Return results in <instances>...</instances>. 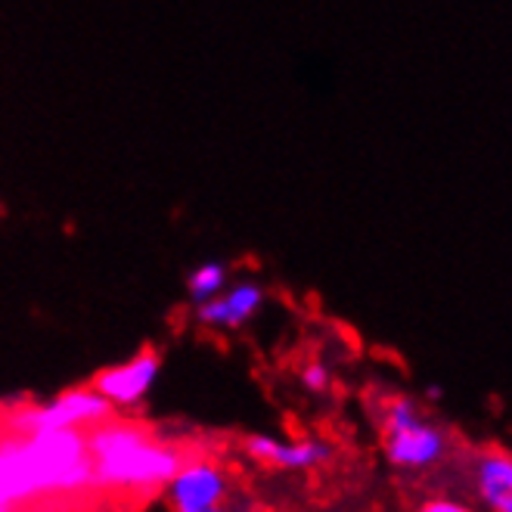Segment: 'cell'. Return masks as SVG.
Here are the masks:
<instances>
[{
    "label": "cell",
    "mask_w": 512,
    "mask_h": 512,
    "mask_svg": "<svg viewBox=\"0 0 512 512\" xmlns=\"http://www.w3.org/2000/svg\"><path fill=\"white\" fill-rule=\"evenodd\" d=\"M94 488V466L87 454V429L4 432L0 435V491L19 506L72 497Z\"/></svg>",
    "instance_id": "cell-1"
},
{
    "label": "cell",
    "mask_w": 512,
    "mask_h": 512,
    "mask_svg": "<svg viewBox=\"0 0 512 512\" xmlns=\"http://www.w3.org/2000/svg\"><path fill=\"white\" fill-rule=\"evenodd\" d=\"M87 454L94 466V488L112 494H153L184 463V450L156 438L128 419H106L87 429Z\"/></svg>",
    "instance_id": "cell-2"
},
{
    "label": "cell",
    "mask_w": 512,
    "mask_h": 512,
    "mask_svg": "<svg viewBox=\"0 0 512 512\" xmlns=\"http://www.w3.org/2000/svg\"><path fill=\"white\" fill-rule=\"evenodd\" d=\"M382 447L395 469L423 472L444 460L447 435L444 429L429 423L413 398L395 395L382 407Z\"/></svg>",
    "instance_id": "cell-3"
},
{
    "label": "cell",
    "mask_w": 512,
    "mask_h": 512,
    "mask_svg": "<svg viewBox=\"0 0 512 512\" xmlns=\"http://www.w3.org/2000/svg\"><path fill=\"white\" fill-rule=\"evenodd\" d=\"M112 404L100 395L94 385L87 388H72L63 391L59 398L47 404H28L19 407L16 413L7 416V429L10 432H50V429H94L112 416Z\"/></svg>",
    "instance_id": "cell-4"
},
{
    "label": "cell",
    "mask_w": 512,
    "mask_h": 512,
    "mask_svg": "<svg viewBox=\"0 0 512 512\" xmlns=\"http://www.w3.org/2000/svg\"><path fill=\"white\" fill-rule=\"evenodd\" d=\"M230 494V478L215 460H184L180 469L168 478L165 500L174 512H202L224 506Z\"/></svg>",
    "instance_id": "cell-5"
},
{
    "label": "cell",
    "mask_w": 512,
    "mask_h": 512,
    "mask_svg": "<svg viewBox=\"0 0 512 512\" xmlns=\"http://www.w3.org/2000/svg\"><path fill=\"white\" fill-rule=\"evenodd\" d=\"M162 373V357L156 351H140L125 364L106 367L94 376V385L112 407H137Z\"/></svg>",
    "instance_id": "cell-6"
},
{
    "label": "cell",
    "mask_w": 512,
    "mask_h": 512,
    "mask_svg": "<svg viewBox=\"0 0 512 512\" xmlns=\"http://www.w3.org/2000/svg\"><path fill=\"white\" fill-rule=\"evenodd\" d=\"M246 454L255 463L274 466L283 472H308L333 457V447L317 438H277V435H249L243 441Z\"/></svg>",
    "instance_id": "cell-7"
},
{
    "label": "cell",
    "mask_w": 512,
    "mask_h": 512,
    "mask_svg": "<svg viewBox=\"0 0 512 512\" xmlns=\"http://www.w3.org/2000/svg\"><path fill=\"white\" fill-rule=\"evenodd\" d=\"M264 305V289L258 283H239L227 292H218L196 305V317L215 329H239L246 326Z\"/></svg>",
    "instance_id": "cell-8"
},
{
    "label": "cell",
    "mask_w": 512,
    "mask_h": 512,
    "mask_svg": "<svg viewBox=\"0 0 512 512\" xmlns=\"http://www.w3.org/2000/svg\"><path fill=\"white\" fill-rule=\"evenodd\" d=\"M475 491L488 512H512V454L488 450L475 463Z\"/></svg>",
    "instance_id": "cell-9"
},
{
    "label": "cell",
    "mask_w": 512,
    "mask_h": 512,
    "mask_svg": "<svg viewBox=\"0 0 512 512\" xmlns=\"http://www.w3.org/2000/svg\"><path fill=\"white\" fill-rule=\"evenodd\" d=\"M224 286H227V267L221 261L199 264L196 270H190V277H187V292H190V298L196 301V305L205 298L224 292Z\"/></svg>",
    "instance_id": "cell-10"
},
{
    "label": "cell",
    "mask_w": 512,
    "mask_h": 512,
    "mask_svg": "<svg viewBox=\"0 0 512 512\" xmlns=\"http://www.w3.org/2000/svg\"><path fill=\"white\" fill-rule=\"evenodd\" d=\"M301 385H305L308 391H314V395H320V391H326L329 385H333V373H329L326 364H308L305 370H301Z\"/></svg>",
    "instance_id": "cell-11"
},
{
    "label": "cell",
    "mask_w": 512,
    "mask_h": 512,
    "mask_svg": "<svg viewBox=\"0 0 512 512\" xmlns=\"http://www.w3.org/2000/svg\"><path fill=\"white\" fill-rule=\"evenodd\" d=\"M416 512H472V509L466 503L454 500V497H432V500H426L423 506H419Z\"/></svg>",
    "instance_id": "cell-12"
},
{
    "label": "cell",
    "mask_w": 512,
    "mask_h": 512,
    "mask_svg": "<svg viewBox=\"0 0 512 512\" xmlns=\"http://www.w3.org/2000/svg\"><path fill=\"white\" fill-rule=\"evenodd\" d=\"M19 509V503L16 500H10L4 491H0V512H16Z\"/></svg>",
    "instance_id": "cell-13"
},
{
    "label": "cell",
    "mask_w": 512,
    "mask_h": 512,
    "mask_svg": "<svg viewBox=\"0 0 512 512\" xmlns=\"http://www.w3.org/2000/svg\"><path fill=\"white\" fill-rule=\"evenodd\" d=\"M202 512H227L224 506H215V509H202Z\"/></svg>",
    "instance_id": "cell-14"
}]
</instances>
